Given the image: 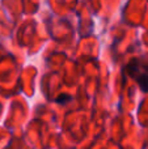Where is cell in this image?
I'll return each mask as SVG.
<instances>
[{"mask_svg": "<svg viewBox=\"0 0 148 149\" xmlns=\"http://www.w3.org/2000/svg\"><path fill=\"white\" fill-rule=\"evenodd\" d=\"M126 71L133 77L143 92H148V62L146 59L134 58L126 65Z\"/></svg>", "mask_w": 148, "mask_h": 149, "instance_id": "obj_1", "label": "cell"}]
</instances>
